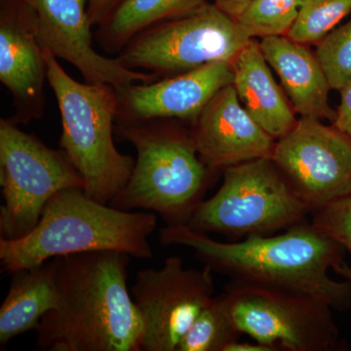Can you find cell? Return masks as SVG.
Returning <instances> with one entry per match:
<instances>
[{
    "instance_id": "cell-9",
    "label": "cell",
    "mask_w": 351,
    "mask_h": 351,
    "mask_svg": "<svg viewBox=\"0 0 351 351\" xmlns=\"http://www.w3.org/2000/svg\"><path fill=\"white\" fill-rule=\"evenodd\" d=\"M250 40L237 20L207 1L193 13L145 29L117 59L126 68L143 69L159 80L212 62L233 64Z\"/></svg>"
},
{
    "instance_id": "cell-13",
    "label": "cell",
    "mask_w": 351,
    "mask_h": 351,
    "mask_svg": "<svg viewBox=\"0 0 351 351\" xmlns=\"http://www.w3.org/2000/svg\"><path fill=\"white\" fill-rule=\"evenodd\" d=\"M0 82L12 96L17 124L43 117L47 64L34 9L25 0H1Z\"/></svg>"
},
{
    "instance_id": "cell-18",
    "label": "cell",
    "mask_w": 351,
    "mask_h": 351,
    "mask_svg": "<svg viewBox=\"0 0 351 351\" xmlns=\"http://www.w3.org/2000/svg\"><path fill=\"white\" fill-rule=\"evenodd\" d=\"M10 276L8 294L0 307L1 346L25 332L36 331L43 316L59 304L54 258Z\"/></svg>"
},
{
    "instance_id": "cell-6",
    "label": "cell",
    "mask_w": 351,
    "mask_h": 351,
    "mask_svg": "<svg viewBox=\"0 0 351 351\" xmlns=\"http://www.w3.org/2000/svg\"><path fill=\"white\" fill-rule=\"evenodd\" d=\"M309 214L271 157H265L223 170L221 188L200 202L186 226L205 234L267 237L304 223Z\"/></svg>"
},
{
    "instance_id": "cell-3",
    "label": "cell",
    "mask_w": 351,
    "mask_h": 351,
    "mask_svg": "<svg viewBox=\"0 0 351 351\" xmlns=\"http://www.w3.org/2000/svg\"><path fill=\"white\" fill-rule=\"evenodd\" d=\"M156 226V214L117 209L92 199L84 189H64L50 198L32 232L17 240L0 239V265L12 274L85 252L113 251L152 258L149 237Z\"/></svg>"
},
{
    "instance_id": "cell-24",
    "label": "cell",
    "mask_w": 351,
    "mask_h": 351,
    "mask_svg": "<svg viewBox=\"0 0 351 351\" xmlns=\"http://www.w3.org/2000/svg\"><path fill=\"white\" fill-rule=\"evenodd\" d=\"M313 215L311 223L351 254V193Z\"/></svg>"
},
{
    "instance_id": "cell-15",
    "label": "cell",
    "mask_w": 351,
    "mask_h": 351,
    "mask_svg": "<svg viewBox=\"0 0 351 351\" xmlns=\"http://www.w3.org/2000/svg\"><path fill=\"white\" fill-rule=\"evenodd\" d=\"M191 133L201 160L214 172L271 157L276 143L245 110L233 83L205 106Z\"/></svg>"
},
{
    "instance_id": "cell-27",
    "label": "cell",
    "mask_w": 351,
    "mask_h": 351,
    "mask_svg": "<svg viewBox=\"0 0 351 351\" xmlns=\"http://www.w3.org/2000/svg\"><path fill=\"white\" fill-rule=\"evenodd\" d=\"M253 0H213L215 5L226 15L237 20Z\"/></svg>"
},
{
    "instance_id": "cell-1",
    "label": "cell",
    "mask_w": 351,
    "mask_h": 351,
    "mask_svg": "<svg viewBox=\"0 0 351 351\" xmlns=\"http://www.w3.org/2000/svg\"><path fill=\"white\" fill-rule=\"evenodd\" d=\"M54 260L59 304L39 322L36 348L141 351L144 323L127 288L130 256L95 251Z\"/></svg>"
},
{
    "instance_id": "cell-12",
    "label": "cell",
    "mask_w": 351,
    "mask_h": 351,
    "mask_svg": "<svg viewBox=\"0 0 351 351\" xmlns=\"http://www.w3.org/2000/svg\"><path fill=\"white\" fill-rule=\"evenodd\" d=\"M34 9L39 40L57 59L77 69L91 84L125 86L132 83L156 82L154 73L126 68L117 58H108L95 50L89 0H25Z\"/></svg>"
},
{
    "instance_id": "cell-25",
    "label": "cell",
    "mask_w": 351,
    "mask_h": 351,
    "mask_svg": "<svg viewBox=\"0 0 351 351\" xmlns=\"http://www.w3.org/2000/svg\"><path fill=\"white\" fill-rule=\"evenodd\" d=\"M123 0H89L87 13L92 27H101L117 10Z\"/></svg>"
},
{
    "instance_id": "cell-8",
    "label": "cell",
    "mask_w": 351,
    "mask_h": 351,
    "mask_svg": "<svg viewBox=\"0 0 351 351\" xmlns=\"http://www.w3.org/2000/svg\"><path fill=\"white\" fill-rule=\"evenodd\" d=\"M223 295L237 331L257 343L276 351L341 348L332 307L313 295L234 280Z\"/></svg>"
},
{
    "instance_id": "cell-29",
    "label": "cell",
    "mask_w": 351,
    "mask_h": 351,
    "mask_svg": "<svg viewBox=\"0 0 351 351\" xmlns=\"http://www.w3.org/2000/svg\"><path fill=\"white\" fill-rule=\"evenodd\" d=\"M332 270H334L337 274L343 276L346 280L350 281L351 283V267L348 265V263H345V261L338 263L337 265H335Z\"/></svg>"
},
{
    "instance_id": "cell-19",
    "label": "cell",
    "mask_w": 351,
    "mask_h": 351,
    "mask_svg": "<svg viewBox=\"0 0 351 351\" xmlns=\"http://www.w3.org/2000/svg\"><path fill=\"white\" fill-rule=\"evenodd\" d=\"M207 0H123L101 25L97 39L104 50L119 53L132 39L152 25L195 12Z\"/></svg>"
},
{
    "instance_id": "cell-22",
    "label": "cell",
    "mask_w": 351,
    "mask_h": 351,
    "mask_svg": "<svg viewBox=\"0 0 351 351\" xmlns=\"http://www.w3.org/2000/svg\"><path fill=\"white\" fill-rule=\"evenodd\" d=\"M350 13L351 0H302L286 36L304 45L317 44Z\"/></svg>"
},
{
    "instance_id": "cell-20",
    "label": "cell",
    "mask_w": 351,
    "mask_h": 351,
    "mask_svg": "<svg viewBox=\"0 0 351 351\" xmlns=\"http://www.w3.org/2000/svg\"><path fill=\"white\" fill-rule=\"evenodd\" d=\"M239 335L221 293L202 309L177 351H223Z\"/></svg>"
},
{
    "instance_id": "cell-5",
    "label": "cell",
    "mask_w": 351,
    "mask_h": 351,
    "mask_svg": "<svg viewBox=\"0 0 351 351\" xmlns=\"http://www.w3.org/2000/svg\"><path fill=\"white\" fill-rule=\"evenodd\" d=\"M47 78L62 119L60 149L85 184L92 199L110 204L130 179L135 159L122 154L113 142L119 112L117 88L78 82L49 51L44 49Z\"/></svg>"
},
{
    "instance_id": "cell-14",
    "label": "cell",
    "mask_w": 351,
    "mask_h": 351,
    "mask_svg": "<svg viewBox=\"0 0 351 351\" xmlns=\"http://www.w3.org/2000/svg\"><path fill=\"white\" fill-rule=\"evenodd\" d=\"M234 71L228 62H212L170 77L117 88L119 112L115 121L151 119L195 122L221 88L232 84Z\"/></svg>"
},
{
    "instance_id": "cell-10",
    "label": "cell",
    "mask_w": 351,
    "mask_h": 351,
    "mask_svg": "<svg viewBox=\"0 0 351 351\" xmlns=\"http://www.w3.org/2000/svg\"><path fill=\"white\" fill-rule=\"evenodd\" d=\"M131 295L144 323L141 351H177L214 298L213 270L186 269L181 258L170 257L159 269L140 270Z\"/></svg>"
},
{
    "instance_id": "cell-21",
    "label": "cell",
    "mask_w": 351,
    "mask_h": 351,
    "mask_svg": "<svg viewBox=\"0 0 351 351\" xmlns=\"http://www.w3.org/2000/svg\"><path fill=\"white\" fill-rule=\"evenodd\" d=\"M301 3L302 0H253L237 21L251 39L286 36Z\"/></svg>"
},
{
    "instance_id": "cell-11",
    "label": "cell",
    "mask_w": 351,
    "mask_h": 351,
    "mask_svg": "<svg viewBox=\"0 0 351 351\" xmlns=\"http://www.w3.org/2000/svg\"><path fill=\"white\" fill-rule=\"evenodd\" d=\"M271 158L311 214L351 193V138L335 125L301 117Z\"/></svg>"
},
{
    "instance_id": "cell-7",
    "label": "cell",
    "mask_w": 351,
    "mask_h": 351,
    "mask_svg": "<svg viewBox=\"0 0 351 351\" xmlns=\"http://www.w3.org/2000/svg\"><path fill=\"white\" fill-rule=\"evenodd\" d=\"M18 125L11 119L0 120V239L17 240L32 232L58 191L85 189L62 149H50Z\"/></svg>"
},
{
    "instance_id": "cell-17",
    "label": "cell",
    "mask_w": 351,
    "mask_h": 351,
    "mask_svg": "<svg viewBox=\"0 0 351 351\" xmlns=\"http://www.w3.org/2000/svg\"><path fill=\"white\" fill-rule=\"evenodd\" d=\"M232 66L233 86L252 119L276 140L287 135L297 123L295 112L274 80L260 43L251 39Z\"/></svg>"
},
{
    "instance_id": "cell-16",
    "label": "cell",
    "mask_w": 351,
    "mask_h": 351,
    "mask_svg": "<svg viewBox=\"0 0 351 351\" xmlns=\"http://www.w3.org/2000/svg\"><path fill=\"white\" fill-rule=\"evenodd\" d=\"M260 46L280 78L295 112L334 123L337 110L329 104L331 87L317 57L307 45L282 36L262 38Z\"/></svg>"
},
{
    "instance_id": "cell-23",
    "label": "cell",
    "mask_w": 351,
    "mask_h": 351,
    "mask_svg": "<svg viewBox=\"0 0 351 351\" xmlns=\"http://www.w3.org/2000/svg\"><path fill=\"white\" fill-rule=\"evenodd\" d=\"M316 45L315 55L330 87L339 91L351 82V20L332 29Z\"/></svg>"
},
{
    "instance_id": "cell-2",
    "label": "cell",
    "mask_w": 351,
    "mask_h": 351,
    "mask_svg": "<svg viewBox=\"0 0 351 351\" xmlns=\"http://www.w3.org/2000/svg\"><path fill=\"white\" fill-rule=\"evenodd\" d=\"M163 246H182L213 271L240 282L260 284L311 295L332 309L351 306V283L337 281L329 269L343 262L346 249L306 221L278 235L221 242L186 225L159 232Z\"/></svg>"
},
{
    "instance_id": "cell-28",
    "label": "cell",
    "mask_w": 351,
    "mask_h": 351,
    "mask_svg": "<svg viewBox=\"0 0 351 351\" xmlns=\"http://www.w3.org/2000/svg\"><path fill=\"white\" fill-rule=\"evenodd\" d=\"M223 351H276L274 348H270V346L262 345V343H241V341H232V343H228L226 346L225 350Z\"/></svg>"
},
{
    "instance_id": "cell-4",
    "label": "cell",
    "mask_w": 351,
    "mask_h": 351,
    "mask_svg": "<svg viewBox=\"0 0 351 351\" xmlns=\"http://www.w3.org/2000/svg\"><path fill=\"white\" fill-rule=\"evenodd\" d=\"M167 120L117 121V136L135 147L137 159L130 179L110 205L154 212L167 226L186 225L204 200L215 172L198 156L193 133Z\"/></svg>"
},
{
    "instance_id": "cell-26",
    "label": "cell",
    "mask_w": 351,
    "mask_h": 351,
    "mask_svg": "<svg viewBox=\"0 0 351 351\" xmlns=\"http://www.w3.org/2000/svg\"><path fill=\"white\" fill-rule=\"evenodd\" d=\"M341 101L337 110V119L332 125L351 138V82L339 90Z\"/></svg>"
}]
</instances>
